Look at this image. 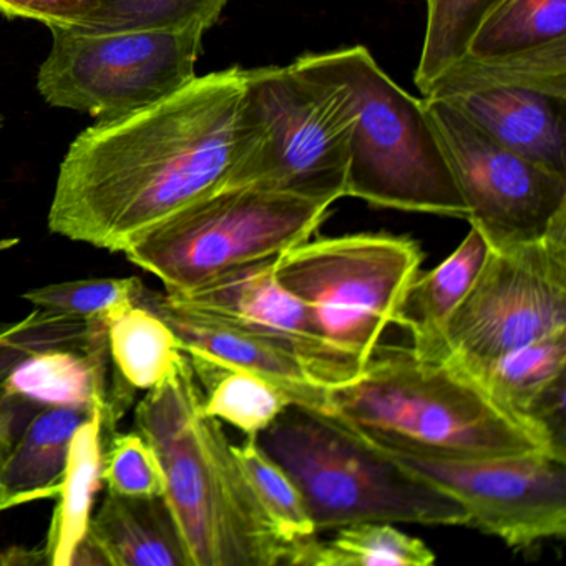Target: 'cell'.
<instances>
[{"instance_id":"obj_9","label":"cell","mask_w":566,"mask_h":566,"mask_svg":"<svg viewBox=\"0 0 566 566\" xmlns=\"http://www.w3.org/2000/svg\"><path fill=\"white\" fill-rule=\"evenodd\" d=\"M38 91L52 107L122 117L150 107L197 77L203 31L87 34L52 25Z\"/></svg>"},{"instance_id":"obj_4","label":"cell","mask_w":566,"mask_h":566,"mask_svg":"<svg viewBox=\"0 0 566 566\" xmlns=\"http://www.w3.org/2000/svg\"><path fill=\"white\" fill-rule=\"evenodd\" d=\"M256 442L303 493L317 536L363 522L469 526L459 500L321 410L290 403Z\"/></svg>"},{"instance_id":"obj_5","label":"cell","mask_w":566,"mask_h":566,"mask_svg":"<svg viewBox=\"0 0 566 566\" xmlns=\"http://www.w3.org/2000/svg\"><path fill=\"white\" fill-rule=\"evenodd\" d=\"M251 140L230 187L254 185L334 205L346 197L353 92L321 54L247 69Z\"/></svg>"},{"instance_id":"obj_7","label":"cell","mask_w":566,"mask_h":566,"mask_svg":"<svg viewBox=\"0 0 566 566\" xmlns=\"http://www.w3.org/2000/svg\"><path fill=\"white\" fill-rule=\"evenodd\" d=\"M333 205L254 185L224 187L135 241L125 258L181 294L310 240Z\"/></svg>"},{"instance_id":"obj_16","label":"cell","mask_w":566,"mask_h":566,"mask_svg":"<svg viewBox=\"0 0 566 566\" xmlns=\"http://www.w3.org/2000/svg\"><path fill=\"white\" fill-rule=\"evenodd\" d=\"M107 327L87 347L52 346L22 357L0 380V396L25 407H125L105 386Z\"/></svg>"},{"instance_id":"obj_14","label":"cell","mask_w":566,"mask_h":566,"mask_svg":"<svg viewBox=\"0 0 566 566\" xmlns=\"http://www.w3.org/2000/svg\"><path fill=\"white\" fill-rule=\"evenodd\" d=\"M137 304L154 311L174 331L198 380L228 370L254 374L280 387L293 403L323 412L326 384L281 344L175 303L167 293L147 287Z\"/></svg>"},{"instance_id":"obj_21","label":"cell","mask_w":566,"mask_h":566,"mask_svg":"<svg viewBox=\"0 0 566 566\" xmlns=\"http://www.w3.org/2000/svg\"><path fill=\"white\" fill-rule=\"evenodd\" d=\"M489 87H520L566 97V41L500 57H465L450 67L423 97L447 98Z\"/></svg>"},{"instance_id":"obj_1","label":"cell","mask_w":566,"mask_h":566,"mask_svg":"<svg viewBox=\"0 0 566 566\" xmlns=\"http://www.w3.org/2000/svg\"><path fill=\"white\" fill-rule=\"evenodd\" d=\"M250 140L247 69L197 75L170 97L97 120L72 142L49 228L125 253L188 205L230 187Z\"/></svg>"},{"instance_id":"obj_17","label":"cell","mask_w":566,"mask_h":566,"mask_svg":"<svg viewBox=\"0 0 566 566\" xmlns=\"http://www.w3.org/2000/svg\"><path fill=\"white\" fill-rule=\"evenodd\" d=\"M107 566H191L165 496L107 493L88 525Z\"/></svg>"},{"instance_id":"obj_19","label":"cell","mask_w":566,"mask_h":566,"mask_svg":"<svg viewBox=\"0 0 566 566\" xmlns=\"http://www.w3.org/2000/svg\"><path fill=\"white\" fill-rule=\"evenodd\" d=\"M489 247L470 227L465 240L436 270L410 283L396 326L409 331L412 350L423 359H439L443 329L475 281Z\"/></svg>"},{"instance_id":"obj_26","label":"cell","mask_w":566,"mask_h":566,"mask_svg":"<svg viewBox=\"0 0 566 566\" xmlns=\"http://www.w3.org/2000/svg\"><path fill=\"white\" fill-rule=\"evenodd\" d=\"M228 0H104L97 11L67 28L87 34L137 31H203L213 28Z\"/></svg>"},{"instance_id":"obj_35","label":"cell","mask_w":566,"mask_h":566,"mask_svg":"<svg viewBox=\"0 0 566 566\" xmlns=\"http://www.w3.org/2000/svg\"><path fill=\"white\" fill-rule=\"evenodd\" d=\"M2 465H4V462H0V470H2ZM21 503H19L18 499H14V496L9 495L8 490H6L4 483H2V479H0V513H4L6 510L14 509V506H19Z\"/></svg>"},{"instance_id":"obj_11","label":"cell","mask_w":566,"mask_h":566,"mask_svg":"<svg viewBox=\"0 0 566 566\" xmlns=\"http://www.w3.org/2000/svg\"><path fill=\"white\" fill-rule=\"evenodd\" d=\"M422 102L469 208L467 221L486 247L528 243L566 221L565 174L503 147L449 102Z\"/></svg>"},{"instance_id":"obj_10","label":"cell","mask_w":566,"mask_h":566,"mask_svg":"<svg viewBox=\"0 0 566 566\" xmlns=\"http://www.w3.org/2000/svg\"><path fill=\"white\" fill-rule=\"evenodd\" d=\"M556 334H566V221L538 240L489 248L443 329L439 359L483 363Z\"/></svg>"},{"instance_id":"obj_30","label":"cell","mask_w":566,"mask_h":566,"mask_svg":"<svg viewBox=\"0 0 566 566\" xmlns=\"http://www.w3.org/2000/svg\"><path fill=\"white\" fill-rule=\"evenodd\" d=\"M140 277H97L35 287L25 300L45 313L107 326L115 316L135 306L144 293Z\"/></svg>"},{"instance_id":"obj_32","label":"cell","mask_w":566,"mask_h":566,"mask_svg":"<svg viewBox=\"0 0 566 566\" xmlns=\"http://www.w3.org/2000/svg\"><path fill=\"white\" fill-rule=\"evenodd\" d=\"M65 339L64 326L57 317L38 311L34 316L0 327V380L8 374L18 360L28 354L44 347L61 346ZM21 403L12 402L0 396V462L8 459L14 446L18 416L15 407Z\"/></svg>"},{"instance_id":"obj_31","label":"cell","mask_w":566,"mask_h":566,"mask_svg":"<svg viewBox=\"0 0 566 566\" xmlns=\"http://www.w3.org/2000/svg\"><path fill=\"white\" fill-rule=\"evenodd\" d=\"M102 482L108 492L128 496H161L167 486L158 453L140 432L115 433L107 440Z\"/></svg>"},{"instance_id":"obj_28","label":"cell","mask_w":566,"mask_h":566,"mask_svg":"<svg viewBox=\"0 0 566 566\" xmlns=\"http://www.w3.org/2000/svg\"><path fill=\"white\" fill-rule=\"evenodd\" d=\"M500 0H427L426 38L416 71L422 95L467 55L470 39Z\"/></svg>"},{"instance_id":"obj_34","label":"cell","mask_w":566,"mask_h":566,"mask_svg":"<svg viewBox=\"0 0 566 566\" xmlns=\"http://www.w3.org/2000/svg\"><path fill=\"white\" fill-rule=\"evenodd\" d=\"M35 563H45V565H49L44 548L31 549V552H29V549L15 546V548L0 552V565H35Z\"/></svg>"},{"instance_id":"obj_15","label":"cell","mask_w":566,"mask_h":566,"mask_svg":"<svg viewBox=\"0 0 566 566\" xmlns=\"http://www.w3.org/2000/svg\"><path fill=\"white\" fill-rule=\"evenodd\" d=\"M437 101L449 102L503 147L566 175V97L489 87Z\"/></svg>"},{"instance_id":"obj_18","label":"cell","mask_w":566,"mask_h":566,"mask_svg":"<svg viewBox=\"0 0 566 566\" xmlns=\"http://www.w3.org/2000/svg\"><path fill=\"white\" fill-rule=\"evenodd\" d=\"M120 406L45 407L39 410L24 432L15 439L0 479L9 495L21 505L35 500L55 499L61 489L72 437L95 413H117Z\"/></svg>"},{"instance_id":"obj_6","label":"cell","mask_w":566,"mask_h":566,"mask_svg":"<svg viewBox=\"0 0 566 566\" xmlns=\"http://www.w3.org/2000/svg\"><path fill=\"white\" fill-rule=\"evenodd\" d=\"M356 104L346 197L439 217L469 214L422 98L399 87L363 45L321 54Z\"/></svg>"},{"instance_id":"obj_3","label":"cell","mask_w":566,"mask_h":566,"mask_svg":"<svg viewBox=\"0 0 566 566\" xmlns=\"http://www.w3.org/2000/svg\"><path fill=\"white\" fill-rule=\"evenodd\" d=\"M203 390L185 354L138 402L135 427L164 467L165 500L191 566H293L297 549L251 492L220 420L201 412Z\"/></svg>"},{"instance_id":"obj_8","label":"cell","mask_w":566,"mask_h":566,"mask_svg":"<svg viewBox=\"0 0 566 566\" xmlns=\"http://www.w3.org/2000/svg\"><path fill=\"white\" fill-rule=\"evenodd\" d=\"M416 241L347 234L294 244L277 254V281L306 306L321 336L363 369L422 266Z\"/></svg>"},{"instance_id":"obj_24","label":"cell","mask_w":566,"mask_h":566,"mask_svg":"<svg viewBox=\"0 0 566 566\" xmlns=\"http://www.w3.org/2000/svg\"><path fill=\"white\" fill-rule=\"evenodd\" d=\"M334 532L329 542L304 543L293 566H429L436 562V553L422 539L394 523H354Z\"/></svg>"},{"instance_id":"obj_12","label":"cell","mask_w":566,"mask_h":566,"mask_svg":"<svg viewBox=\"0 0 566 566\" xmlns=\"http://www.w3.org/2000/svg\"><path fill=\"white\" fill-rule=\"evenodd\" d=\"M374 447L459 500L469 526L512 548L565 536L566 455L562 453L457 459Z\"/></svg>"},{"instance_id":"obj_33","label":"cell","mask_w":566,"mask_h":566,"mask_svg":"<svg viewBox=\"0 0 566 566\" xmlns=\"http://www.w3.org/2000/svg\"><path fill=\"white\" fill-rule=\"evenodd\" d=\"M104 0H0V14L52 25H74L101 8Z\"/></svg>"},{"instance_id":"obj_27","label":"cell","mask_w":566,"mask_h":566,"mask_svg":"<svg viewBox=\"0 0 566 566\" xmlns=\"http://www.w3.org/2000/svg\"><path fill=\"white\" fill-rule=\"evenodd\" d=\"M198 382L205 387L201 412L237 427L250 439H256L293 403L270 380L241 370L213 374Z\"/></svg>"},{"instance_id":"obj_13","label":"cell","mask_w":566,"mask_h":566,"mask_svg":"<svg viewBox=\"0 0 566 566\" xmlns=\"http://www.w3.org/2000/svg\"><path fill=\"white\" fill-rule=\"evenodd\" d=\"M274 261L243 264L188 293L167 294L175 303L281 344L327 387L354 379L360 367L321 336L306 306L277 281Z\"/></svg>"},{"instance_id":"obj_29","label":"cell","mask_w":566,"mask_h":566,"mask_svg":"<svg viewBox=\"0 0 566 566\" xmlns=\"http://www.w3.org/2000/svg\"><path fill=\"white\" fill-rule=\"evenodd\" d=\"M233 452L251 492L280 532L297 545L317 538L303 493L286 470L258 446L256 439L247 437L241 446H233Z\"/></svg>"},{"instance_id":"obj_23","label":"cell","mask_w":566,"mask_h":566,"mask_svg":"<svg viewBox=\"0 0 566 566\" xmlns=\"http://www.w3.org/2000/svg\"><path fill=\"white\" fill-rule=\"evenodd\" d=\"M107 344L122 380L134 389H154L185 357L174 331L142 304L128 307L107 324Z\"/></svg>"},{"instance_id":"obj_25","label":"cell","mask_w":566,"mask_h":566,"mask_svg":"<svg viewBox=\"0 0 566 566\" xmlns=\"http://www.w3.org/2000/svg\"><path fill=\"white\" fill-rule=\"evenodd\" d=\"M566 41V0H500L470 39L467 55L500 57Z\"/></svg>"},{"instance_id":"obj_22","label":"cell","mask_w":566,"mask_h":566,"mask_svg":"<svg viewBox=\"0 0 566 566\" xmlns=\"http://www.w3.org/2000/svg\"><path fill=\"white\" fill-rule=\"evenodd\" d=\"M463 366L495 399L533 419L543 397L565 382L566 334L545 337L483 363Z\"/></svg>"},{"instance_id":"obj_36","label":"cell","mask_w":566,"mask_h":566,"mask_svg":"<svg viewBox=\"0 0 566 566\" xmlns=\"http://www.w3.org/2000/svg\"><path fill=\"white\" fill-rule=\"evenodd\" d=\"M4 127V115L0 114V130Z\"/></svg>"},{"instance_id":"obj_2","label":"cell","mask_w":566,"mask_h":566,"mask_svg":"<svg viewBox=\"0 0 566 566\" xmlns=\"http://www.w3.org/2000/svg\"><path fill=\"white\" fill-rule=\"evenodd\" d=\"M324 413L373 446L426 455H566L532 417L500 402L453 357L379 343L354 379L326 389Z\"/></svg>"},{"instance_id":"obj_20","label":"cell","mask_w":566,"mask_h":566,"mask_svg":"<svg viewBox=\"0 0 566 566\" xmlns=\"http://www.w3.org/2000/svg\"><path fill=\"white\" fill-rule=\"evenodd\" d=\"M117 413H95L72 437L67 463L59 489L57 506L49 530L44 552L49 565L71 566L91 525L95 493L102 482L105 432L117 422Z\"/></svg>"}]
</instances>
